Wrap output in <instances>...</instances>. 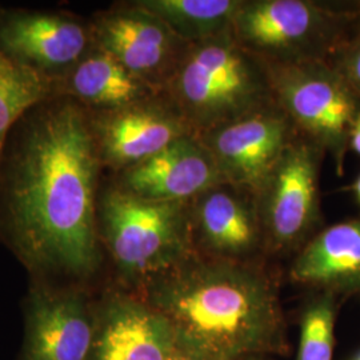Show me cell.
I'll return each instance as SVG.
<instances>
[{
	"instance_id": "cell-1",
	"label": "cell",
	"mask_w": 360,
	"mask_h": 360,
	"mask_svg": "<svg viewBox=\"0 0 360 360\" xmlns=\"http://www.w3.org/2000/svg\"><path fill=\"white\" fill-rule=\"evenodd\" d=\"M10 134L0 196L15 250L32 270L91 278L102 263L96 212L103 166L90 111L55 96L27 111Z\"/></svg>"
},
{
	"instance_id": "cell-2",
	"label": "cell",
	"mask_w": 360,
	"mask_h": 360,
	"mask_svg": "<svg viewBox=\"0 0 360 360\" xmlns=\"http://www.w3.org/2000/svg\"><path fill=\"white\" fill-rule=\"evenodd\" d=\"M167 319L176 347L207 360L288 351L278 285L263 264L193 254L135 292Z\"/></svg>"
},
{
	"instance_id": "cell-3",
	"label": "cell",
	"mask_w": 360,
	"mask_h": 360,
	"mask_svg": "<svg viewBox=\"0 0 360 360\" xmlns=\"http://www.w3.org/2000/svg\"><path fill=\"white\" fill-rule=\"evenodd\" d=\"M162 94L195 135L275 103L269 65L231 31L188 44Z\"/></svg>"
},
{
	"instance_id": "cell-4",
	"label": "cell",
	"mask_w": 360,
	"mask_h": 360,
	"mask_svg": "<svg viewBox=\"0 0 360 360\" xmlns=\"http://www.w3.org/2000/svg\"><path fill=\"white\" fill-rule=\"evenodd\" d=\"M188 203L147 200L115 183L99 190V239L132 292L195 254Z\"/></svg>"
},
{
	"instance_id": "cell-5",
	"label": "cell",
	"mask_w": 360,
	"mask_h": 360,
	"mask_svg": "<svg viewBox=\"0 0 360 360\" xmlns=\"http://www.w3.org/2000/svg\"><path fill=\"white\" fill-rule=\"evenodd\" d=\"M360 28L355 1L243 0L231 32L266 65L330 62Z\"/></svg>"
},
{
	"instance_id": "cell-6",
	"label": "cell",
	"mask_w": 360,
	"mask_h": 360,
	"mask_svg": "<svg viewBox=\"0 0 360 360\" xmlns=\"http://www.w3.org/2000/svg\"><path fill=\"white\" fill-rule=\"evenodd\" d=\"M274 102L304 136L345 172L360 96L330 62L267 65Z\"/></svg>"
},
{
	"instance_id": "cell-7",
	"label": "cell",
	"mask_w": 360,
	"mask_h": 360,
	"mask_svg": "<svg viewBox=\"0 0 360 360\" xmlns=\"http://www.w3.org/2000/svg\"><path fill=\"white\" fill-rule=\"evenodd\" d=\"M326 153L299 135L254 195L269 254L299 252L322 230L321 172Z\"/></svg>"
},
{
	"instance_id": "cell-8",
	"label": "cell",
	"mask_w": 360,
	"mask_h": 360,
	"mask_svg": "<svg viewBox=\"0 0 360 360\" xmlns=\"http://www.w3.org/2000/svg\"><path fill=\"white\" fill-rule=\"evenodd\" d=\"M92 44L114 56L129 72L163 92L188 44L138 1L98 13Z\"/></svg>"
},
{
	"instance_id": "cell-9",
	"label": "cell",
	"mask_w": 360,
	"mask_h": 360,
	"mask_svg": "<svg viewBox=\"0 0 360 360\" xmlns=\"http://www.w3.org/2000/svg\"><path fill=\"white\" fill-rule=\"evenodd\" d=\"M198 136L221 180L254 193L299 132L272 103Z\"/></svg>"
},
{
	"instance_id": "cell-10",
	"label": "cell",
	"mask_w": 360,
	"mask_h": 360,
	"mask_svg": "<svg viewBox=\"0 0 360 360\" xmlns=\"http://www.w3.org/2000/svg\"><path fill=\"white\" fill-rule=\"evenodd\" d=\"M195 254L245 264H263L269 254L254 195L221 181L188 203Z\"/></svg>"
},
{
	"instance_id": "cell-11",
	"label": "cell",
	"mask_w": 360,
	"mask_h": 360,
	"mask_svg": "<svg viewBox=\"0 0 360 360\" xmlns=\"http://www.w3.org/2000/svg\"><path fill=\"white\" fill-rule=\"evenodd\" d=\"M90 114L102 166L115 174L158 154L181 136L193 134L163 94L123 108Z\"/></svg>"
},
{
	"instance_id": "cell-12",
	"label": "cell",
	"mask_w": 360,
	"mask_h": 360,
	"mask_svg": "<svg viewBox=\"0 0 360 360\" xmlns=\"http://www.w3.org/2000/svg\"><path fill=\"white\" fill-rule=\"evenodd\" d=\"M175 351L171 324L142 296L111 291L95 306L90 360H169Z\"/></svg>"
},
{
	"instance_id": "cell-13",
	"label": "cell",
	"mask_w": 360,
	"mask_h": 360,
	"mask_svg": "<svg viewBox=\"0 0 360 360\" xmlns=\"http://www.w3.org/2000/svg\"><path fill=\"white\" fill-rule=\"evenodd\" d=\"M92 47L91 27L55 13L0 15V50L15 62L50 77H63Z\"/></svg>"
},
{
	"instance_id": "cell-14",
	"label": "cell",
	"mask_w": 360,
	"mask_h": 360,
	"mask_svg": "<svg viewBox=\"0 0 360 360\" xmlns=\"http://www.w3.org/2000/svg\"><path fill=\"white\" fill-rule=\"evenodd\" d=\"M95 307L77 291L34 290L27 302L23 360H90Z\"/></svg>"
},
{
	"instance_id": "cell-15",
	"label": "cell",
	"mask_w": 360,
	"mask_h": 360,
	"mask_svg": "<svg viewBox=\"0 0 360 360\" xmlns=\"http://www.w3.org/2000/svg\"><path fill=\"white\" fill-rule=\"evenodd\" d=\"M115 176L114 183L122 190L153 202H191L223 181L212 156L195 134L181 136Z\"/></svg>"
},
{
	"instance_id": "cell-16",
	"label": "cell",
	"mask_w": 360,
	"mask_h": 360,
	"mask_svg": "<svg viewBox=\"0 0 360 360\" xmlns=\"http://www.w3.org/2000/svg\"><path fill=\"white\" fill-rule=\"evenodd\" d=\"M288 276L314 291L360 295V218L323 227L294 255Z\"/></svg>"
},
{
	"instance_id": "cell-17",
	"label": "cell",
	"mask_w": 360,
	"mask_h": 360,
	"mask_svg": "<svg viewBox=\"0 0 360 360\" xmlns=\"http://www.w3.org/2000/svg\"><path fill=\"white\" fill-rule=\"evenodd\" d=\"M58 96L71 98L91 112L123 108L158 94L110 53L94 44L59 80Z\"/></svg>"
},
{
	"instance_id": "cell-18",
	"label": "cell",
	"mask_w": 360,
	"mask_h": 360,
	"mask_svg": "<svg viewBox=\"0 0 360 360\" xmlns=\"http://www.w3.org/2000/svg\"><path fill=\"white\" fill-rule=\"evenodd\" d=\"M243 0H139L159 16L171 31L195 44L230 32Z\"/></svg>"
},
{
	"instance_id": "cell-19",
	"label": "cell",
	"mask_w": 360,
	"mask_h": 360,
	"mask_svg": "<svg viewBox=\"0 0 360 360\" xmlns=\"http://www.w3.org/2000/svg\"><path fill=\"white\" fill-rule=\"evenodd\" d=\"M52 94L50 77L15 62L0 50V160L13 126Z\"/></svg>"
},
{
	"instance_id": "cell-20",
	"label": "cell",
	"mask_w": 360,
	"mask_h": 360,
	"mask_svg": "<svg viewBox=\"0 0 360 360\" xmlns=\"http://www.w3.org/2000/svg\"><path fill=\"white\" fill-rule=\"evenodd\" d=\"M336 297L330 292L314 291L303 304L295 360H333Z\"/></svg>"
},
{
	"instance_id": "cell-21",
	"label": "cell",
	"mask_w": 360,
	"mask_h": 360,
	"mask_svg": "<svg viewBox=\"0 0 360 360\" xmlns=\"http://www.w3.org/2000/svg\"><path fill=\"white\" fill-rule=\"evenodd\" d=\"M330 63L360 96V28L336 51Z\"/></svg>"
},
{
	"instance_id": "cell-22",
	"label": "cell",
	"mask_w": 360,
	"mask_h": 360,
	"mask_svg": "<svg viewBox=\"0 0 360 360\" xmlns=\"http://www.w3.org/2000/svg\"><path fill=\"white\" fill-rule=\"evenodd\" d=\"M349 151L355 153L360 158V115L354 126L352 134H351V141H349Z\"/></svg>"
},
{
	"instance_id": "cell-23",
	"label": "cell",
	"mask_w": 360,
	"mask_h": 360,
	"mask_svg": "<svg viewBox=\"0 0 360 360\" xmlns=\"http://www.w3.org/2000/svg\"><path fill=\"white\" fill-rule=\"evenodd\" d=\"M169 360H207L205 358H200V356H198V355H193V354H190V352H187V351H183V349H180V348L176 347V351L174 352V355L171 356V359Z\"/></svg>"
},
{
	"instance_id": "cell-24",
	"label": "cell",
	"mask_w": 360,
	"mask_h": 360,
	"mask_svg": "<svg viewBox=\"0 0 360 360\" xmlns=\"http://www.w3.org/2000/svg\"><path fill=\"white\" fill-rule=\"evenodd\" d=\"M351 191L355 195V199H356V203L360 207V172L359 175L356 176V179L354 180V183L351 184Z\"/></svg>"
},
{
	"instance_id": "cell-25",
	"label": "cell",
	"mask_w": 360,
	"mask_h": 360,
	"mask_svg": "<svg viewBox=\"0 0 360 360\" xmlns=\"http://www.w3.org/2000/svg\"><path fill=\"white\" fill-rule=\"evenodd\" d=\"M355 7H356V13H358V19H359L360 23V0L359 1H355Z\"/></svg>"
},
{
	"instance_id": "cell-26",
	"label": "cell",
	"mask_w": 360,
	"mask_h": 360,
	"mask_svg": "<svg viewBox=\"0 0 360 360\" xmlns=\"http://www.w3.org/2000/svg\"><path fill=\"white\" fill-rule=\"evenodd\" d=\"M351 360H360V351L359 352H358V354H356V355H355V356H354V358H352V359Z\"/></svg>"
}]
</instances>
